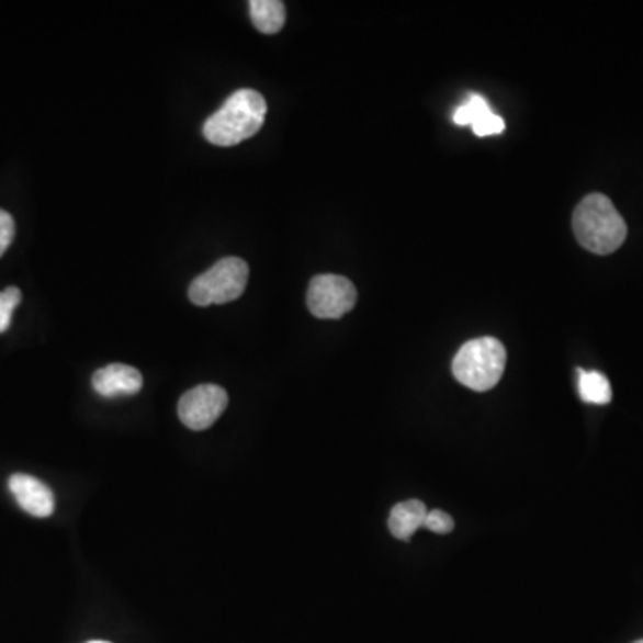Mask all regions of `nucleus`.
<instances>
[{
	"label": "nucleus",
	"mask_w": 643,
	"mask_h": 643,
	"mask_svg": "<svg viewBox=\"0 0 643 643\" xmlns=\"http://www.w3.org/2000/svg\"><path fill=\"white\" fill-rule=\"evenodd\" d=\"M577 241L594 255H611L624 244L628 226L613 202L602 193L586 195L572 216Z\"/></svg>",
	"instance_id": "obj_1"
},
{
	"label": "nucleus",
	"mask_w": 643,
	"mask_h": 643,
	"mask_svg": "<svg viewBox=\"0 0 643 643\" xmlns=\"http://www.w3.org/2000/svg\"><path fill=\"white\" fill-rule=\"evenodd\" d=\"M267 116V101L255 90H238L204 124V138L218 147H233L255 136Z\"/></svg>",
	"instance_id": "obj_2"
},
{
	"label": "nucleus",
	"mask_w": 643,
	"mask_h": 643,
	"mask_svg": "<svg viewBox=\"0 0 643 643\" xmlns=\"http://www.w3.org/2000/svg\"><path fill=\"white\" fill-rule=\"evenodd\" d=\"M506 349L497 338L466 341L452 361V374L474 392H488L505 374Z\"/></svg>",
	"instance_id": "obj_3"
},
{
	"label": "nucleus",
	"mask_w": 643,
	"mask_h": 643,
	"mask_svg": "<svg viewBox=\"0 0 643 643\" xmlns=\"http://www.w3.org/2000/svg\"><path fill=\"white\" fill-rule=\"evenodd\" d=\"M249 264L240 258H224L212 269L193 279L188 295L195 306H218L233 303L246 292Z\"/></svg>",
	"instance_id": "obj_4"
},
{
	"label": "nucleus",
	"mask_w": 643,
	"mask_h": 643,
	"mask_svg": "<svg viewBox=\"0 0 643 643\" xmlns=\"http://www.w3.org/2000/svg\"><path fill=\"white\" fill-rule=\"evenodd\" d=\"M358 301L354 284L343 275L324 274L312 279L307 289V307L324 320H337L351 312Z\"/></svg>",
	"instance_id": "obj_5"
},
{
	"label": "nucleus",
	"mask_w": 643,
	"mask_h": 643,
	"mask_svg": "<svg viewBox=\"0 0 643 643\" xmlns=\"http://www.w3.org/2000/svg\"><path fill=\"white\" fill-rule=\"evenodd\" d=\"M226 390L216 384H199L195 388L188 390L179 401L178 414L181 422L193 431H204L212 428L213 424L226 411Z\"/></svg>",
	"instance_id": "obj_6"
},
{
	"label": "nucleus",
	"mask_w": 643,
	"mask_h": 643,
	"mask_svg": "<svg viewBox=\"0 0 643 643\" xmlns=\"http://www.w3.org/2000/svg\"><path fill=\"white\" fill-rule=\"evenodd\" d=\"M10 490L25 514L38 519H45L54 514L56 500H54L53 490L45 485L44 481L27 474L11 475Z\"/></svg>",
	"instance_id": "obj_7"
},
{
	"label": "nucleus",
	"mask_w": 643,
	"mask_h": 643,
	"mask_svg": "<svg viewBox=\"0 0 643 643\" xmlns=\"http://www.w3.org/2000/svg\"><path fill=\"white\" fill-rule=\"evenodd\" d=\"M93 390L101 397L113 398L121 395H136L144 388V377L135 366L113 363L97 370L93 374Z\"/></svg>",
	"instance_id": "obj_8"
},
{
	"label": "nucleus",
	"mask_w": 643,
	"mask_h": 643,
	"mask_svg": "<svg viewBox=\"0 0 643 643\" xmlns=\"http://www.w3.org/2000/svg\"><path fill=\"white\" fill-rule=\"evenodd\" d=\"M426 515H428V508L420 500H406L394 506L388 519L390 533L397 540L408 542L418 529L424 528Z\"/></svg>",
	"instance_id": "obj_9"
},
{
	"label": "nucleus",
	"mask_w": 643,
	"mask_h": 643,
	"mask_svg": "<svg viewBox=\"0 0 643 643\" xmlns=\"http://www.w3.org/2000/svg\"><path fill=\"white\" fill-rule=\"evenodd\" d=\"M250 19L256 30L263 34H275L283 30L286 10L279 0H252L249 2Z\"/></svg>",
	"instance_id": "obj_10"
},
{
	"label": "nucleus",
	"mask_w": 643,
	"mask_h": 643,
	"mask_svg": "<svg viewBox=\"0 0 643 643\" xmlns=\"http://www.w3.org/2000/svg\"><path fill=\"white\" fill-rule=\"evenodd\" d=\"M577 374H579V381H577L579 395L585 403L597 404V406L610 403L611 384L605 374H600L597 370L583 369L577 370Z\"/></svg>",
	"instance_id": "obj_11"
},
{
	"label": "nucleus",
	"mask_w": 643,
	"mask_h": 643,
	"mask_svg": "<svg viewBox=\"0 0 643 643\" xmlns=\"http://www.w3.org/2000/svg\"><path fill=\"white\" fill-rule=\"evenodd\" d=\"M492 111L490 104L486 101L485 97L472 93L466 99L465 104H461L454 113V124L458 125H472L480 116L485 115Z\"/></svg>",
	"instance_id": "obj_12"
},
{
	"label": "nucleus",
	"mask_w": 643,
	"mask_h": 643,
	"mask_svg": "<svg viewBox=\"0 0 643 643\" xmlns=\"http://www.w3.org/2000/svg\"><path fill=\"white\" fill-rule=\"evenodd\" d=\"M20 301H22V292L16 286H10L0 292V335L10 329L11 317Z\"/></svg>",
	"instance_id": "obj_13"
},
{
	"label": "nucleus",
	"mask_w": 643,
	"mask_h": 643,
	"mask_svg": "<svg viewBox=\"0 0 643 643\" xmlns=\"http://www.w3.org/2000/svg\"><path fill=\"white\" fill-rule=\"evenodd\" d=\"M471 127L475 135L483 138V136L500 135L505 131L506 124L503 116L495 115L494 111H488L485 115L480 116Z\"/></svg>",
	"instance_id": "obj_14"
},
{
	"label": "nucleus",
	"mask_w": 643,
	"mask_h": 643,
	"mask_svg": "<svg viewBox=\"0 0 643 643\" xmlns=\"http://www.w3.org/2000/svg\"><path fill=\"white\" fill-rule=\"evenodd\" d=\"M424 528L429 529L432 533L447 534L451 533L452 529H454V520H452L451 515H447L445 511L432 509V511H428V515H426Z\"/></svg>",
	"instance_id": "obj_15"
},
{
	"label": "nucleus",
	"mask_w": 643,
	"mask_h": 643,
	"mask_svg": "<svg viewBox=\"0 0 643 643\" xmlns=\"http://www.w3.org/2000/svg\"><path fill=\"white\" fill-rule=\"evenodd\" d=\"M13 238H15V221L10 213L0 210V258L13 244Z\"/></svg>",
	"instance_id": "obj_16"
},
{
	"label": "nucleus",
	"mask_w": 643,
	"mask_h": 643,
	"mask_svg": "<svg viewBox=\"0 0 643 643\" xmlns=\"http://www.w3.org/2000/svg\"><path fill=\"white\" fill-rule=\"evenodd\" d=\"M88 643H110V642H99V640H95V642H88Z\"/></svg>",
	"instance_id": "obj_17"
},
{
	"label": "nucleus",
	"mask_w": 643,
	"mask_h": 643,
	"mask_svg": "<svg viewBox=\"0 0 643 643\" xmlns=\"http://www.w3.org/2000/svg\"><path fill=\"white\" fill-rule=\"evenodd\" d=\"M634 643H643V640H639V642H634Z\"/></svg>",
	"instance_id": "obj_18"
}]
</instances>
